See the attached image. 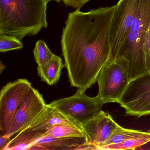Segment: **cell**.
Here are the masks:
<instances>
[{
  "instance_id": "17",
  "label": "cell",
  "mask_w": 150,
  "mask_h": 150,
  "mask_svg": "<svg viewBox=\"0 0 150 150\" xmlns=\"http://www.w3.org/2000/svg\"><path fill=\"white\" fill-rule=\"evenodd\" d=\"M33 52L35 60L38 66L47 64L55 55L48 48L45 42L42 40H39L37 42Z\"/></svg>"
},
{
  "instance_id": "10",
  "label": "cell",
  "mask_w": 150,
  "mask_h": 150,
  "mask_svg": "<svg viewBox=\"0 0 150 150\" xmlns=\"http://www.w3.org/2000/svg\"><path fill=\"white\" fill-rule=\"evenodd\" d=\"M47 105L42 95L31 86L17 110L6 136L11 138L28 127L45 109Z\"/></svg>"
},
{
  "instance_id": "18",
  "label": "cell",
  "mask_w": 150,
  "mask_h": 150,
  "mask_svg": "<svg viewBox=\"0 0 150 150\" xmlns=\"http://www.w3.org/2000/svg\"><path fill=\"white\" fill-rule=\"evenodd\" d=\"M21 40L13 36L0 35V52H5L23 48Z\"/></svg>"
},
{
  "instance_id": "4",
  "label": "cell",
  "mask_w": 150,
  "mask_h": 150,
  "mask_svg": "<svg viewBox=\"0 0 150 150\" xmlns=\"http://www.w3.org/2000/svg\"><path fill=\"white\" fill-rule=\"evenodd\" d=\"M130 80L127 61L118 57L108 62L100 72L97 81V96L105 104L117 103Z\"/></svg>"
},
{
  "instance_id": "22",
  "label": "cell",
  "mask_w": 150,
  "mask_h": 150,
  "mask_svg": "<svg viewBox=\"0 0 150 150\" xmlns=\"http://www.w3.org/2000/svg\"><path fill=\"white\" fill-rule=\"evenodd\" d=\"M5 68V66L4 65V64L2 63V62H1V64H0V73H2Z\"/></svg>"
},
{
  "instance_id": "19",
  "label": "cell",
  "mask_w": 150,
  "mask_h": 150,
  "mask_svg": "<svg viewBox=\"0 0 150 150\" xmlns=\"http://www.w3.org/2000/svg\"><path fill=\"white\" fill-rule=\"evenodd\" d=\"M144 49L146 68L148 71L150 72V20L146 35Z\"/></svg>"
},
{
  "instance_id": "3",
  "label": "cell",
  "mask_w": 150,
  "mask_h": 150,
  "mask_svg": "<svg viewBox=\"0 0 150 150\" xmlns=\"http://www.w3.org/2000/svg\"><path fill=\"white\" fill-rule=\"evenodd\" d=\"M150 20V0H139L129 35L117 57L127 61L130 80L149 72L146 63L144 45Z\"/></svg>"
},
{
  "instance_id": "6",
  "label": "cell",
  "mask_w": 150,
  "mask_h": 150,
  "mask_svg": "<svg viewBox=\"0 0 150 150\" xmlns=\"http://www.w3.org/2000/svg\"><path fill=\"white\" fill-rule=\"evenodd\" d=\"M59 123L77 125L48 104L45 109L28 127L20 132L11 139L4 150H26L29 146L43 137L51 126Z\"/></svg>"
},
{
  "instance_id": "2",
  "label": "cell",
  "mask_w": 150,
  "mask_h": 150,
  "mask_svg": "<svg viewBox=\"0 0 150 150\" xmlns=\"http://www.w3.org/2000/svg\"><path fill=\"white\" fill-rule=\"evenodd\" d=\"M48 0H0V35H35L47 28Z\"/></svg>"
},
{
  "instance_id": "5",
  "label": "cell",
  "mask_w": 150,
  "mask_h": 150,
  "mask_svg": "<svg viewBox=\"0 0 150 150\" xmlns=\"http://www.w3.org/2000/svg\"><path fill=\"white\" fill-rule=\"evenodd\" d=\"M79 89L74 95L53 101L48 104L81 126L101 111L105 103L97 96L89 97Z\"/></svg>"
},
{
  "instance_id": "7",
  "label": "cell",
  "mask_w": 150,
  "mask_h": 150,
  "mask_svg": "<svg viewBox=\"0 0 150 150\" xmlns=\"http://www.w3.org/2000/svg\"><path fill=\"white\" fill-rule=\"evenodd\" d=\"M117 103L128 115H150V72L131 80Z\"/></svg>"
},
{
  "instance_id": "21",
  "label": "cell",
  "mask_w": 150,
  "mask_h": 150,
  "mask_svg": "<svg viewBox=\"0 0 150 150\" xmlns=\"http://www.w3.org/2000/svg\"><path fill=\"white\" fill-rule=\"evenodd\" d=\"M11 139L10 137L1 134L0 137V150H4Z\"/></svg>"
},
{
  "instance_id": "15",
  "label": "cell",
  "mask_w": 150,
  "mask_h": 150,
  "mask_svg": "<svg viewBox=\"0 0 150 150\" xmlns=\"http://www.w3.org/2000/svg\"><path fill=\"white\" fill-rule=\"evenodd\" d=\"M146 132L142 131L125 129L121 127L105 141L100 150L101 147L106 146L120 144L131 139L143 136Z\"/></svg>"
},
{
  "instance_id": "20",
  "label": "cell",
  "mask_w": 150,
  "mask_h": 150,
  "mask_svg": "<svg viewBox=\"0 0 150 150\" xmlns=\"http://www.w3.org/2000/svg\"><path fill=\"white\" fill-rule=\"evenodd\" d=\"M65 6L80 9L90 0H62Z\"/></svg>"
},
{
  "instance_id": "9",
  "label": "cell",
  "mask_w": 150,
  "mask_h": 150,
  "mask_svg": "<svg viewBox=\"0 0 150 150\" xmlns=\"http://www.w3.org/2000/svg\"><path fill=\"white\" fill-rule=\"evenodd\" d=\"M27 79H19L7 83L0 93V130L6 135L23 100L31 87Z\"/></svg>"
},
{
  "instance_id": "13",
  "label": "cell",
  "mask_w": 150,
  "mask_h": 150,
  "mask_svg": "<svg viewBox=\"0 0 150 150\" xmlns=\"http://www.w3.org/2000/svg\"><path fill=\"white\" fill-rule=\"evenodd\" d=\"M64 67L61 58L55 55L47 64L38 67V75L42 81L52 86L59 80L61 71Z\"/></svg>"
},
{
  "instance_id": "16",
  "label": "cell",
  "mask_w": 150,
  "mask_h": 150,
  "mask_svg": "<svg viewBox=\"0 0 150 150\" xmlns=\"http://www.w3.org/2000/svg\"><path fill=\"white\" fill-rule=\"evenodd\" d=\"M149 142H150V130L146 131L143 136L131 139L120 144L106 146L101 147L100 150L135 149Z\"/></svg>"
},
{
  "instance_id": "1",
  "label": "cell",
  "mask_w": 150,
  "mask_h": 150,
  "mask_svg": "<svg viewBox=\"0 0 150 150\" xmlns=\"http://www.w3.org/2000/svg\"><path fill=\"white\" fill-rule=\"evenodd\" d=\"M116 5L69 13L61 39L62 55L72 87L86 92L110 60V31Z\"/></svg>"
},
{
  "instance_id": "12",
  "label": "cell",
  "mask_w": 150,
  "mask_h": 150,
  "mask_svg": "<svg viewBox=\"0 0 150 150\" xmlns=\"http://www.w3.org/2000/svg\"><path fill=\"white\" fill-rule=\"evenodd\" d=\"M97 150L89 144L86 136L83 137H43L29 146L26 150Z\"/></svg>"
},
{
  "instance_id": "14",
  "label": "cell",
  "mask_w": 150,
  "mask_h": 150,
  "mask_svg": "<svg viewBox=\"0 0 150 150\" xmlns=\"http://www.w3.org/2000/svg\"><path fill=\"white\" fill-rule=\"evenodd\" d=\"M85 136L81 126L71 124L59 123L51 126L43 137H69Z\"/></svg>"
},
{
  "instance_id": "8",
  "label": "cell",
  "mask_w": 150,
  "mask_h": 150,
  "mask_svg": "<svg viewBox=\"0 0 150 150\" xmlns=\"http://www.w3.org/2000/svg\"><path fill=\"white\" fill-rule=\"evenodd\" d=\"M139 1V0H119L117 4L110 28L111 54L110 61L117 58L126 41Z\"/></svg>"
},
{
  "instance_id": "23",
  "label": "cell",
  "mask_w": 150,
  "mask_h": 150,
  "mask_svg": "<svg viewBox=\"0 0 150 150\" xmlns=\"http://www.w3.org/2000/svg\"><path fill=\"white\" fill-rule=\"evenodd\" d=\"M49 1H57V2H59V1H61L62 0H48Z\"/></svg>"
},
{
  "instance_id": "11",
  "label": "cell",
  "mask_w": 150,
  "mask_h": 150,
  "mask_svg": "<svg viewBox=\"0 0 150 150\" xmlns=\"http://www.w3.org/2000/svg\"><path fill=\"white\" fill-rule=\"evenodd\" d=\"M121 127L108 113L102 110L96 116L81 126L88 143L97 150Z\"/></svg>"
}]
</instances>
